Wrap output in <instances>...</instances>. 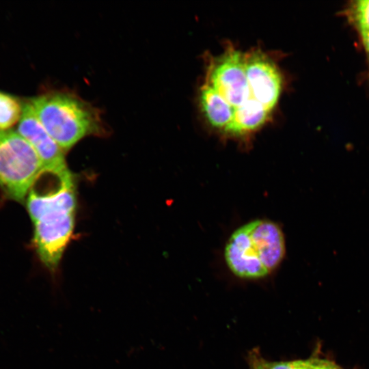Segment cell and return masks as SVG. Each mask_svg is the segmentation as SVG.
Instances as JSON below:
<instances>
[{"instance_id":"obj_8","label":"cell","mask_w":369,"mask_h":369,"mask_svg":"<svg viewBox=\"0 0 369 369\" xmlns=\"http://www.w3.org/2000/svg\"><path fill=\"white\" fill-rule=\"evenodd\" d=\"M271 111L249 96L234 109L229 125L223 131L234 137L248 135L259 130L270 119Z\"/></svg>"},{"instance_id":"obj_13","label":"cell","mask_w":369,"mask_h":369,"mask_svg":"<svg viewBox=\"0 0 369 369\" xmlns=\"http://www.w3.org/2000/svg\"><path fill=\"white\" fill-rule=\"evenodd\" d=\"M310 369H341L334 363L321 359L309 360Z\"/></svg>"},{"instance_id":"obj_3","label":"cell","mask_w":369,"mask_h":369,"mask_svg":"<svg viewBox=\"0 0 369 369\" xmlns=\"http://www.w3.org/2000/svg\"><path fill=\"white\" fill-rule=\"evenodd\" d=\"M29 102L42 125L64 151L84 137L101 131L96 110L72 94L46 93Z\"/></svg>"},{"instance_id":"obj_4","label":"cell","mask_w":369,"mask_h":369,"mask_svg":"<svg viewBox=\"0 0 369 369\" xmlns=\"http://www.w3.org/2000/svg\"><path fill=\"white\" fill-rule=\"evenodd\" d=\"M42 169L39 156L23 136L0 131V187L8 197L23 202Z\"/></svg>"},{"instance_id":"obj_15","label":"cell","mask_w":369,"mask_h":369,"mask_svg":"<svg viewBox=\"0 0 369 369\" xmlns=\"http://www.w3.org/2000/svg\"><path fill=\"white\" fill-rule=\"evenodd\" d=\"M252 369H266L265 362L258 359L254 360Z\"/></svg>"},{"instance_id":"obj_10","label":"cell","mask_w":369,"mask_h":369,"mask_svg":"<svg viewBox=\"0 0 369 369\" xmlns=\"http://www.w3.org/2000/svg\"><path fill=\"white\" fill-rule=\"evenodd\" d=\"M23 103L14 96L0 91V131H7L19 122Z\"/></svg>"},{"instance_id":"obj_5","label":"cell","mask_w":369,"mask_h":369,"mask_svg":"<svg viewBox=\"0 0 369 369\" xmlns=\"http://www.w3.org/2000/svg\"><path fill=\"white\" fill-rule=\"evenodd\" d=\"M205 83L234 108L249 96L245 69V53L228 44L223 52L208 61Z\"/></svg>"},{"instance_id":"obj_9","label":"cell","mask_w":369,"mask_h":369,"mask_svg":"<svg viewBox=\"0 0 369 369\" xmlns=\"http://www.w3.org/2000/svg\"><path fill=\"white\" fill-rule=\"evenodd\" d=\"M200 104L206 120L213 127L223 131L232 121L235 108L206 83L200 87Z\"/></svg>"},{"instance_id":"obj_11","label":"cell","mask_w":369,"mask_h":369,"mask_svg":"<svg viewBox=\"0 0 369 369\" xmlns=\"http://www.w3.org/2000/svg\"><path fill=\"white\" fill-rule=\"evenodd\" d=\"M348 12L359 32L369 30V0L353 2Z\"/></svg>"},{"instance_id":"obj_6","label":"cell","mask_w":369,"mask_h":369,"mask_svg":"<svg viewBox=\"0 0 369 369\" xmlns=\"http://www.w3.org/2000/svg\"><path fill=\"white\" fill-rule=\"evenodd\" d=\"M245 69L250 96L272 111L283 87L276 63L262 49H254L245 53Z\"/></svg>"},{"instance_id":"obj_7","label":"cell","mask_w":369,"mask_h":369,"mask_svg":"<svg viewBox=\"0 0 369 369\" xmlns=\"http://www.w3.org/2000/svg\"><path fill=\"white\" fill-rule=\"evenodd\" d=\"M17 132L33 147L42 164V168L66 165L64 150L42 125L29 101L23 105Z\"/></svg>"},{"instance_id":"obj_1","label":"cell","mask_w":369,"mask_h":369,"mask_svg":"<svg viewBox=\"0 0 369 369\" xmlns=\"http://www.w3.org/2000/svg\"><path fill=\"white\" fill-rule=\"evenodd\" d=\"M27 197L36 251L54 277L74 226L77 197L72 176L68 168L44 170Z\"/></svg>"},{"instance_id":"obj_2","label":"cell","mask_w":369,"mask_h":369,"mask_svg":"<svg viewBox=\"0 0 369 369\" xmlns=\"http://www.w3.org/2000/svg\"><path fill=\"white\" fill-rule=\"evenodd\" d=\"M285 252V238L279 226L270 220L257 219L232 234L225 247L224 258L238 277L256 279L273 271Z\"/></svg>"},{"instance_id":"obj_12","label":"cell","mask_w":369,"mask_h":369,"mask_svg":"<svg viewBox=\"0 0 369 369\" xmlns=\"http://www.w3.org/2000/svg\"><path fill=\"white\" fill-rule=\"evenodd\" d=\"M266 369H308L307 361L265 363Z\"/></svg>"},{"instance_id":"obj_14","label":"cell","mask_w":369,"mask_h":369,"mask_svg":"<svg viewBox=\"0 0 369 369\" xmlns=\"http://www.w3.org/2000/svg\"><path fill=\"white\" fill-rule=\"evenodd\" d=\"M361 38L363 40V43L364 48L367 52V53L369 55V30L368 31H364L359 32Z\"/></svg>"}]
</instances>
